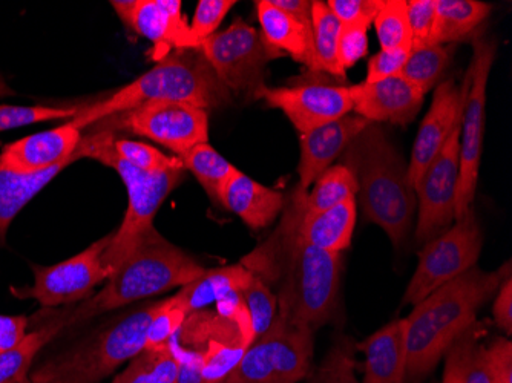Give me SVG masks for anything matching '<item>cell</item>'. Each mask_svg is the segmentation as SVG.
<instances>
[{
  "label": "cell",
  "instance_id": "obj_12",
  "mask_svg": "<svg viewBox=\"0 0 512 383\" xmlns=\"http://www.w3.org/2000/svg\"><path fill=\"white\" fill-rule=\"evenodd\" d=\"M112 233L91 244L79 255L57 262L54 266L31 264L34 284L11 287V295L17 299H34L45 308L85 301L97 285L112 275L102 259L111 243Z\"/></svg>",
  "mask_w": 512,
  "mask_h": 383
},
{
  "label": "cell",
  "instance_id": "obj_16",
  "mask_svg": "<svg viewBox=\"0 0 512 383\" xmlns=\"http://www.w3.org/2000/svg\"><path fill=\"white\" fill-rule=\"evenodd\" d=\"M178 334L188 350L200 354L203 383L226 382L250 347L234 321L203 310L189 315Z\"/></svg>",
  "mask_w": 512,
  "mask_h": 383
},
{
  "label": "cell",
  "instance_id": "obj_20",
  "mask_svg": "<svg viewBox=\"0 0 512 383\" xmlns=\"http://www.w3.org/2000/svg\"><path fill=\"white\" fill-rule=\"evenodd\" d=\"M82 132L66 123L50 131L37 132L5 146L0 167L14 174H37L71 160L76 155Z\"/></svg>",
  "mask_w": 512,
  "mask_h": 383
},
{
  "label": "cell",
  "instance_id": "obj_3",
  "mask_svg": "<svg viewBox=\"0 0 512 383\" xmlns=\"http://www.w3.org/2000/svg\"><path fill=\"white\" fill-rule=\"evenodd\" d=\"M149 102H181L209 111L230 102V91L215 76L200 48L172 51L148 73L102 102L82 106L69 122L82 129Z\"/></svg>",
  "mask_w": 512,
  "mask_h": 383
},
{
  "label": "cell",
  "instance_id": "obj_43",
  "mask_svg": "<svg viewBox=\"0 0 512 383\" xmlns=\"http://www.w3.org/2000/svg\"><path fill=\"white\" fill-rule=\"evenodd\" d=\"M436 0H411L408 2V22L411 30V51L430 45Z\"/></svg>",
  "mask_w": 512,
  "mask_h": 383
},
{
  "label": "cell",
  "instance_id": "obj_50",
  "mask_svg": "<svg viewBox=\"0 0 512 383\" xmlns=\"http://www.w3.org/2000/svg\"><path fill=\"white\" fill-rule=\"evenodd\" d=\"M493 315L496 324L506 331L508 336L512 334V276H508L500 285L496 301L493 305Z\"/></svg>",
  "mask_w": 512,
  "mask_h": 383
},
{
  "label": "cell",
  "instance_id": "obj_27",
  "mask_svg": "<svg viewBox=\"0 0 512 383\" xmlns=\"http://www.w3.org/2000/svg\"><path fill=\"white\" fill-rule=\"evenodd\" d=\"M252 279L253 273L243 264L206 270L200 278L181 287L174 298L180 302L186 315L189 316L204 310L209 305L223 301L232 293L241 292L252 282Z\"/></svg>",
  "mask_w": 512,
  "mask_h": 383
},
{
  "label": "cell",
  "instance_id": "obj_1",
  "mask_svg": "<svg viewBox=\"0 0 512 383\" xmlns=\"http://www.w3.org/2000/svg\"><path fill=\"white\" fill-rule=\"evenodd\" d=\"M240 264L272 290L284 321L312 331L329 321L341 282V253L307 244L287 213L272 235Z\"/></svg>",
  "mask_w": 512,
  "mask_h": 383
},
{
  "label": "cell",
  "instance_id": "obj_5",
  "mask_svg": "<svg viewBox=\"0 0 512 383\" xmlns=\"http://www.w3.org/2000/svg\"><path fill=\"white\" fill-rule=\"evenodd\" d=\"M206 272L194 258L178 249L151 227L140 236L131 255L108 278L97 295L73 310L63 311L68 327L82 324L106 311L126 307L175 287H184Z\"/></svg>",
  "mask_w": 512,
  "mask_h": 383
},
{
  "label": "cell",
  "instance_id": "obj_14",
  "mask_svg": "<svg viewBox=\"0 0 512 383\" xmlns=\"http://www.w3.org/2000/svg\"><path fill=\"white\" fill-rule=\"evenodd\" d=\"M119 117L123 128L157 141L177 157L209 140V114L189 103L149 102Z\"/></svg>",
  "mask_w": 512,
  "mask_h": 383
},
{
  "label": "cell",
  "instance_id": "obj_42",
  "mask_svg": "<svg viewBox=\"0 0 512 383\" xmlns=\"http://www.w3.org/2000/svg\"><path fill=\"white\" fill-rule=\"evenodd\" d=\"M237 5L235 0H200L192 19L191 34L200 48L201 43L214 36L220 28L221 22L232 8Z\"/></svg>",
  "mask_w": 512,
  "mask_h": 383
},
{
  "label": "cell",
  "instance_id": "obj_44",
  "mask_svg": "<svg viewBox=\"0 0 512 383\" xmlns=\"http://www.w3.org/2000/svg\"><path fill=\"white\" fill-rule=\"evenodd\" d=\"M477 341V325L474 322L465 333L451 345L447 353L444 379L442 383H465V370H467L468 354Z\"/></svg>",
  "mask_w": 512,
  "mask_h": 383
},
{
  "label": "cell",
  "instance_id": "obj_19",
  "mask_svg": "<svg viewBox=\"0 0 512 383\" xmlns=\"http://www.w3.org/2000/svg\"><path fill=\"white\" fill-rule=\"evenodd\" d=\"M353 111L370 123L388 122L407 126L424 105L425 94L404 76H393L375 83L350 86Z\"/></svg>",
  "mask_w": 512,
  "mask_h": 383
},
{
  "label": "cell",
  "instance_id": "obj_31",
  "mask_svg": "<svg viewBox=\"0 0 512 383\" xmlns=\"http://www.w3.org/2000/svg\"><path fill=\"white\" fill-rule=\"evenodd\" d=\"M342 23L330 11L327 2L313 0L312 31L313 51H315V73H325L339 80L347 79V74L339 68L338 42Z\"/></svg>",
  "mask_w": 512,
  "mask_h": 383
},
{
  "label": "cell",
  "instance_id": "obj_32",
  "mask_svg": "<svg viewBox=\"0 0 512 383\" xmlns=\"http://www.w3.org/2000/svg\"><path fill=\"white\" fill-rule=\"evenodd\" d=\"M178 158L183 164L184 171L191 172L197 178L198 183L215 203H218L221 190L229 178L237 171V167L218 154L209 143L194 146L191 151Z\"/></svg>",
  "mask_w": 512,
  "mask_h": 383
},
{
  "label": "cell",
  "instance_id": "obj_2",
  "mask_svg": "<svg viewBox=\"0 0 512 383\" xmlns=\"http://www.w3.org/2000/svg\"><path fill=\"white\" fill-rule=\"evenodd\" d=\"M508 276L509 262L496 272L473 267L414 305L404 319L410 379H421L433 371L451 345L476 322L477 311L496 295Z\"/></svg>",
  "mask_w": 512,
  "mask_h": 383
},
{
  "label": "cell",
  "instance_id": "obj_38",
  "mask_svg": "<svg viewBox=\"0 0 512 383\" xmlns=\"http://www.w3.org/2000/svg\"><path fill=\"white\" fill-rule=\"evenodd\" d=\"M241 296H243L244 305L249 311L253 336H255L256 341L272 327L276 318L278 301H276V296L273 295L272 290L255 275H253L252 282L247 285L246 289L241 290Z\"/></svg>",
  "mask_w": 512,
  "mask_h": 383
},
{
  "label": "cell",
  "instance_id": "obj_7",
  "mask_svg": "<svg viewBox=\"0 0 512 383\" xmlns=\"http://www.w3.org/2000/svg\"><path fill=\"white\" fill-rule=\"evenodd\" d=\"M158 302L53 357L31 374V382L99 383L146 348V333Z\"/></svg>",
  "mask_w": 512,
  "mask_h": 383
},
{
  "label": "cell",
  "instance_id": "obj_4",
  "mask_svg": "<svg viewBox=\"0 0 512 383\" xmlns=\"http://www.w3.org/2000/svg\"><path fill=\"white\" fill-rule=\"evenodd\" d=\"M342 164L355 175L365 218L399 246L407 238L417 207L402 155L384 131L371 123L345 149Z\"/></svg>",
  "mask_w": 512,
  "mask_h": 383
},
{
  "label": "cell",
  "instance_id": "obj_52",
  "mask_svg": "<svg viewBox=\"0 0 512 383\" xmlns=\"http://www.w3.org/2000/svg\"><path fill=\"white\" fill-rule=\"evenodd\" d=\"M43 383H59V382H43Z\"/></svg>",
  "mask_w": 512,
  "mask_h": 383
},
{
  "label": "cell",
  "instance_id": "obj_24",
  "mask_svg": "<svg viewBox=\"0 0 512 383\" xmlns=\"http://www.w3.org/2000/svg\"><path fill=\"white\" fill-rule=\"evenodd\" d=\"M365 354L364 383H404L407 344L404 319L390 322L359 345Z\"/></svg>",
  "mask_w": 512,
  "mask_h": 383
},
{
  "label": "cell",
  "instance_id": "obj_37",
  "mask_svg": "<svg viewBox=\"0 0 512 383\" xmlns=\"http://www.w3.org/2000/svg\"><path fill=\"white\" fill-rule=\"evenodd\" d=\"M82 106H14L0 105V132L11 131V129L25 128V126L36 125V123L53 122L62 118L73 120L79 115Z\"/></svg>",
  "mask_w": 512,
  "mask_h": 383
},
{
  "label": "cell",
  "instance_id": "obj_45",
  "mask_svg": "<svg viewBox=\"0 0 512 383\" xmlns=\"http://www.w3.org/2000/svg\"><path fill=\"white\" fill-rule=\"evenodd\" d=\"M411 54V46L396 50H381L368 60L367 83L379 82L388 77L401 76L402 69Z\"/></svg>",
  "mask_w": 512,
  "mask_h": 383
},
{
  "label": "cell",
  "instance_id": "obj_9",
  "mask_svg": "<svg viewBox=\"0 0 512 383\" xmlns=\"http://www.w3.org/2000/svg\"><path fill=\"white\" fill-rule=\"evenodd\" d=\"M200 51L224 88L252 97L266 85L267 63L283 56L241 17L226 30L204 40Z\"/></svg>",
  "mask_w": 512,
  "mask_h": 383
},
{
  "label": "cell",
  "instance_id": "obj_47",
  "mask_svg": "<svg viewBox=\"0 0 512 383\" xmlns=\"http://www.w3.org/2000/svg\"><path fill=\"white\" fill-rule=\"evenodd\" d=\"M486 359L497 383H512V344L508 339H496L486 348Z\"/></svg>",
  "mask_w": 512,
  "mask_h": 383
},
{
  "label": "cell",
  "instance_id": "obj_26",
  "mask_svg": "<svg viewBox=\"0 0 512 383\" xmlns=\"http://www.w3.org/2000/svg\"><path fill=\"white\" fill-rule=\"evenodd\" d=\"M79 160H82V155L76 151V155L65 163L51 167L48 171L28 175L14 174L0 167V247L5 246L8 229L25 206H28L63 169Z\"/></svg>",
  "mask_w": 512,
  "mask_h": 383
},
{
  "label": "cell",
  "instance_id": "obj_13",
  "mask_svg": "<svg viewBox=\"0 0 512 383\" xmlns=\"http://www.w3.org/2000/svg\"><path fill=\"white\" fill-rule=\"evenodd\" d=\"M462 114L457 118L445 145L414 186L417 201V243H428L431 239L437 238L445 230L450 229L454 221L459 183Z\"/></svg>",
  "mask_w": 512,
  "mask_h": 383
},
{
  "label": "cell",
  "instance_id": "obj_8",
  "mask_svg": "<svg viewBox=\"0 0 512 383\" xmlns=\"http://www.w3.org/2000/svg\"><path fill=\"white\" fill-rule=\"evenodd\" d=\"M313 331L276 315L224 383H298L309 373Z\"/></svg>",
  "mask_w": 512,
  "mask_h": 383
},
{
  "label": "cell",
  "instance_id": "obj_36",
  "mask_svg": "<svg viewBox=\"0 0 512 383\" xmlns=\"http://www.w3.org/2000/svg\"><path fill=\"white\" fill-rule=\"evenodd\" d=\"M114 151L120 158L138 171L155 172L169 171L183 167L180 158L169 157L158 149L142 143V141L128 140V138H114Z\"/></svg>",
  "mask_w": 512,
  "mask_h": 383
},
{
  "label": "cell",
  "instance_id": "obj_23",
  "mask_svg": "<svg viewBox=\"0 0 512 383\" xmlns=\"http://www.w3.org/2000/svg\"><path fill=\"white\" fill-rule=\"evenodd\" d=\"M218 203L240 217L250 229L258 230L270 226L283 212L286 198L237 169L221 190Z\"/></svg>",
  "mask_w": 512,
  "mask_h": 383
},
{
  "label": "cell",
  "instance_id": "obj_35",
  "mask_svg": "<svg viewBox=\"0 0 512 383\" xmlns=\"http://www.w3.org/2000/svg\"><path fill=\"white\" fill-rule=\"evenodd\" d=\"M373 23L381 43V50H396L402 46H411L408 2L405 0H384V5Z\"/></svg>",
  "mask_w": 512,
  "mask_h": 383
},
{
  "label": "cell",
  "instance_id": "obj_51",
  "mask_svg": "<svg viewBox=\"0 0 512 383\" xmlns=\"http://www.w3.org/2000/svg\"><path fill=\"white\" fill-rule=\"evenodd\" d=\"M272 4L279 10L286 11L290 16L296 17L307 27H312V2L310 0H272Z\"/></svg>",
  "mask_w": 512,
  "mask_h": 383
},
{
  "label": "cell",
  "instance_id": "obj_15",
  "mask_svg": "<svg viewBox=\"0 0 512 383\" xmlns=\"http://www.w3.org/2000/svg\"><path fill=\"white\" fill-rule=\"evenodd\" d=\"M255 99H263L270 108L281 109L301 134L353 111L350 86L335 85L325 79L304 80L283 88L264 85Z\"/></svg>",
  "mask_w": 512,
  "mask_h": 383
},
{
  "label": "cell",
  "instance_id": "obj_29",
  "mask_svg": "<svg viewBox=\"0 0 512 383\" xmlns=\"http://www.w3.org/2000/svg\"><path fill=\"white\" fill-rule=\"evenodd\" d=\"M53 319L31 331L13 350L0 353V383H33L31 367L39 351L68 327L63 313H51Z\"/></svg>",
  "mask_w": 512,
  "mask_h": 383
},
{
  "label": "cell",
  "instance_id": "obj_18",
  "mask_svg": "<svg viewBox=\"0 0 512 383\" xmlns=\"http://www.w3.org/2000/svg\"><path fill=\"white\" fill-rule=\"evenodd\" d=\"M470 82L471 69L468 68L467 76L460 88L456 80L451 79L437 85L430 111L425 115L411 151V160L408 163V180L411 186H416L417 181L421 180L431 161L436 158L450 137L465 106Z\"/></svg>",
  "mask_w": 512,
  "mask_h": 383
},
{
  "label": "cell",
  "instance_id": "obj_11",
  "mask_svg": "<svg viewBox=\"0 0 512 383\" xmlns=\"http://www.w3.org/2000/svg\"><path fill=\"white\" fill-rule=\"evenodd\" d=\"M474 56L470 63L471 82L467 102L460 123V166L457 183L454 220L473 207L482 160L483 134H485L486 88L496 57V43L491 40H473Z\"/></svg>",
  "mask_w": 512,
  "mask_h": 383
},
{
  "label": "cell",
  "instance_id": "obj_49",
  "mask_svg": "<svg viewBox=\"0 0 512 383\" xmlns=\"http://www.w3.org/2000/svg\"><path fill=\"white\" fill-rule=\"evenodd\" d=\"M465 383H497L486 359V348L477 341L468 354Z\"/></svg>",
  "mask_w": 512,
  "mask_h": 383
},
{
  "label": "cell",
  "instance_id": "obj_48",
  "mask_svg": "<svg viewBox=\"0 0 512 383\" xmlns=\"http://www.w3.org/2000/svg\"><path fill=\"white\" fill-rule=\"evenodd\" d=\"M27 316L0 315V353L13 350L27 336Z\"/></svg>",
  "mask_w": 512,
  "mask_h": 383
},
{
  "label": "cell",
  "instance_id": "obj_30",
  "mask_svg": "<svg viewBox=\"0 0 512 383\" xmlns=\"http://www.w3.org/2000/svg\"><path fill=\"white\" fill-rule=\"evenodd\" d=\"M293 197L306 212H321L344 203L348 198L358 195V183L355 175L344 164L330 166L315 180V187L310 192L296 186Z\"/></svg>",
  "mask_w": 512,
  "mask_h": 383
},
{
  "label": "cell",
  "instance_id": "obj_10",
  "mask_svg": "<svg viewBox=\"0 0 512 383\" xmlns=\"http://www.w3.org/2000/svg\"><path fill=\"white\" fill-rule=\"evenodd\" d=\"M480 250L482 232L471 207L453 227L425 243L405 292V304H419L442 285L476 267Z\"/></svg>",
  "mask_w": 512,
  "mask_h": 383
},
{
  "label": "cell",
  "instance_id": "obj_39",
  "mask_svg": "<svg viewBox=\"0 0 512 383\" xmlns=\"http://www.w3.org/2000/svg\"><path fill=\"white\" fill-rule=\"evenodd\" d=\"M186 319V311L174 296L158 302L157 311L146 333V348H158L169 344L177 336Z\"/></svg>",
  "mask_w": 512,
  "mask_h": 383
},
{
  "label": "cell",
  "instance_id": "obj_34",
  "mask_svg": "<svg viewBox=\"0 0 512 383\" xmlns=\"http://www.w3.org/2000/svg\"><path fill=\"white\" fill-rule=\"evenodd\" d=\"M451 48L445 45H428L421 50L411 51L402 76L421 89L424 94L434 88L445 69L450 65Z\"/></svg>",
  "mask_w": 512,
  "mask_h": 383
},
{
  "label": "cell",
  "instance_id": "obj_22",
  "mask_svg": "<svg viewBox=\"0 0 512 383\" xmlns=\"http://www.w3.org/2000/svg\"><path fill=\"white\" fill-rule=\"evenodd\" d=\"M283 210L310 246L330 253H342L350 247L356 226V197L321 212H306L292 195Z\"/></svg>",
  "mask_w": 512,
  "mask_h": 383
},
{
  "label": "cell",
  "instance_id": "obj_17",
  "mask_svg": "<svg viewBox=\"0 0 512 383\" xmlns=\"http://www.w3.org/2000/svg\"><path fill=\"white\" fill-rule=\"evenodd\" d=\"M111 5L129 30L151 40L155 62L175 50L198 48L180 0H112Z\"/></svg>",
  "mask_w": 512,
  "mask_h": 383
},
{
  "label": "cell",
  "instance_id": "obj_28",
  "mask_svg": "<svg viewBox=\"0 0 512 383\" xmlns=\"http://www.w3.org/2000/svg\"><path fill=\"white\" fill-rule=\"evenodd\" d=\"M491 7L477 0H436L430 45L465 42L477 37Z\"/></svg>",
  "mask_w": 512,
  "mask_h": 383
},
{
  "label": "cell",
  "instance_id": "obj_6",
  "mask_svg": "<svg viewBox=\"0 0 512 383\" xmlns=\"http://www.w3.org/2000/svg\"><path fill=\"white\" fill-rule=\"evenodd\" d=\"M114 138L111 131L96 132L82 137L77 148L82 158H91L114 169L128 190V209L122 226L112 233L111 243L103 253V264L111 273L119 269L122 262L131 255L140 236L154 227V218L161 204L165 203L184 178V167L155 174L138 171L114 151Z\"/></svg>",
  "mask_w": 512,
  "mask_h": 383
},
{
  "label": "cell",
  "instance_id": "obj_40",
  "mask_svg": "<svg viewBox=\"0 0 512 383\" xmlns=\"http://www.w3.org/2000/svg\"><path fill=\"white\" fill-rule=\"evenodd\" d=\"M371 23L373 20L361 19L342 25L338 42V63L344 73L367 56V34Z\"/></svg>",
  "mask_w": 512,
  "mask_h": 383
},
{
  "label": "cell",
  "instance_id": "obj_21",
  "mask_svg": "<svg viewBox=\"0 0 512 383\" xmlns=\"http://www.w3.org/2000/svg\"><path fill=\"white\" fill-rule=\"evenodd\" d=\"M371 123L359 115L344 117L325 123L319 128L301 134V160H299V187L309 189L316 178L332 166L333 161L348 148V145L367 129Z\"/></svg>",
  "mask_w": 512,
  "mask_h": 383
},
{
  "label": "cell",
  "instance_id": "obj_25",
  "mask_svg": "<svg viewBox=\"0 0 512 383\" xmlns=\"http://www.w3.org/2000/svg\"><path fill=\"white\" fill-rule=\"evenodd\" d=\"M258 20L264 40L278 53L289 54L296 62L306 65L315 73V51H313L312 27L299 22L286 11L279 10L272 0L256 2Z\"/></svg>",
  "mask_w": 512,
  "mask_h": 383
},
{
  "label": "cell",
  "instance_id": "obj_33",
  "mask_svg": "<svg viewBox=\"0 0 512 383\" xmlns=\"http://www.w3.org/2000/svg\"><path fill=\"white\" fill-rule=\"evenodd\" d=\"M178 359L171 344L145 348L112 383H175Z\"/></svg>",
  "mask_w": 512,
  "mask_h": 383
},
{
  "label": "cell",
  "instance_id": "obj_41",
  "mask_svg": "<svg viewBox=\"0 0 512 383\" xmlns=\"http://www.w3.org/2000/svg\"><path fill=\"white\" fill-rule=\"evenodd\" d=\"M355 368L352 347L342 342L325 357L309 383H359L356 380Z\"/></svg>",
  "mask_w": 512,
  "mask_h": 383
},
{
  "label": "cell",
  "instance_id": "obj_46",
  "mask_svg": "<svg viewBox=\"0 0 512 383\" xmlns=\"http://www.w3.org/2000/svg\"><path fill=\"white\" fill-rule=\"evenodd\" d=\"M327 5L336 19L345 25L355 20H375L384 5V0H329Z\"/></svg>",
  "mask_w": 512,
  "mask_h": 383
}]
</instances>
